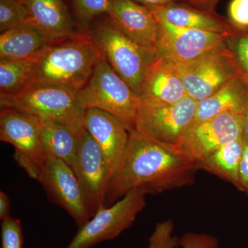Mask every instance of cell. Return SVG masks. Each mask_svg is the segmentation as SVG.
<instances>
[{
  "label": "cell",
  "instance_id": "24",
  "mask_svg": "<svg viewBox=\"0 0 248 248\" xmlns=\"http://www.w3.org/2000/svg\"><path fill=\"white\" fill-rule=\"evenodd\" d=\"M224 42L234 59L238 76L248 84V28L234 24Z\"/></svg>",
  "mask_w": 248,
  "mask_h": 248
},
{
  "label": "cell",
  "instance_id": "16",
  "mask_svg": "<svg viewBox=\"0 0 248 248\" xmlns=\"http://www.w3.org/2000/svg\"><path fill=\"white\" fill-rule=\"evenodd\" d=\"M158 20H164L176 27L197 29L228 35L234 24L217 13L197 9L187 1L166 6H146Z\"/></svg>",
  "mask_w": 248,
  "mask_h": 248
},
{
  "label": "cell",
  "instance_id": "27",
  "mask_svg": "<svg viewBox=\"0 0 248 248\" xmlns=\"http://www.w3.org/2000/svg\"><path fill=\"white\" fill-rule=\"evenodd\" d=\"M174 225L168 219L156 223L148 239V248H179V238L174 233Z\"/></svg>",
  "mask_w": 248,
  "mask_h": 248
},
{
  "label": "cell",
  "instance_id": "11",
  "mask_svg": "<svg viewBox=\"0 0 248 248\" xmlns=\"http://www.w3.org/2000/svg\"><path fill=\"white\" fill-rule=\"evenodd\" d=\"M35 179L54 203L64 209L79 228L92 218L76 173L64 161L48 155Z\"/></svg>",
  "mask_w": 248,
  "mask_h": 248
},
{
  "label": "cell",
  "instance_id": "3",
  "mask_svg": "<svg viewBox=\"0 0 248 248\" xmlns=\"http://www.w3.org/2000/svg\"><path fill=\"white\" fill-rule=\"evenodd\" d=\"M77 92L61 86H32L16 94H0V107L63 124L81 133L86 110L79 105Z\"/></svg>",
  "mask_w": 248,
  "mask_h": 248
},
{
  "label": "cell",
  "instance_id": "22",
  "mask_svg": "<svg viewBox=\"0 0 248 248\" xmlns=\"http://www.w3.org/2000/svg\"><path fill=\"white\" fill-rule=\"evenodd\" d=\"M244 150L243 138L227 143L208 157L197 162L199 170L215 174L238 188L239 171Z\"/></svg>",
  "mask_w": 248,
  "mask_h": 248
},
{
  "label": "cell",
  "instance_id": "34",
  "mask_svg": "<svg viewBox=\"0 0 248 248\" xmlns=\"http://www.w3.org/2000/svg\"><path fill=\"white\" fill-rule=\"evenodd\" d=\"M133 1L144 6H166L173 3L184 2V1L188 2V0H133Z\"/></svg>",
  "mask_w": 248,
  "mask_h": 248
},
{
  "label": "cell",
  "instance_id": "33",
  "mask_svg": "<svg viewBox=\"0 0 248 248\" xmlns=\"http://www.w3.org/2000/svg\"><path fill=\"white\" fill-rule=\"evenodd\" d=\"M11 211V202L10 199L4 192H0V219L4 221L10 216Z\"/></svg>",
  "mask_w": 248,
  "mask_h": 248
},
{
  "label": "cell",
  "instance_id": "9",
  "mask_svg": "<svg viewBox=\"0 0 248 248\" xmlns=\"http://www.w3.org/2000/svg\"><path fill=\"white\" fill-rule=\"evenodd\" d=\"M0 140L14 146L16 161L35 179L48 155L41 140L39 119L22 111L1 108Z\"/></svg>",
  "mask_w": 248,
  "mask_h": 248
},
{
  "label": "cell",
  "instance_id": "29",
  "mask_svg": "<svg viewBox=\"0 0 248 248\" xmlns=\"http://www.w3.org/2000/svg\"><path fill=\"white\" fill-rule=\"evenodd\" d=\"M182 248H218L219 241L213 235L206 233L187 232L179 238Z\"/></svg>",
  "mask_w": 248,
  "mask_h": 248
},
{
  "label": "cell",
  "instance_id": "12",
  "mask_svg": "<svg viewBox=\"0 0 248 248\" xmlns=\"http://www.w3.org/2000/svg\"><path fill=\"white\" fill-rule=\"evenodd\" d=\"M242 135V115L228 112L191 124L177 145L197 163Z\"/></svg>",
  "mask_w": 248,
  "mask_h": 248
},
{
  "label": "cell",
  "instance_id": "31",
  "mask_svg": "<svg viewBox=\"0 0 248 248\" xmlns=\"http://www.w3.org/2000/svg\"><path fill=\"white\" fill-rule=\"evenodd\" d=\"M244 150L240 164L239 171V186L238 190L248 196V141L243 139Z\"/></svg>",
  "mask_w": 248,
  "mask_h": 248
},
{
  "label": "cell",
  "instance_id": "20",
  "mask_svg": "<svg viewBox=\"0 0 248 248\" xmlns=\"http://www.w3.org/2000/svg\"><path fill=\"white\" fill-rule=\"evenodd\" d=\"M248 97V84L239 76L208 97L197 102L195 118L198 123L223 113L242 115Z\"/></svg>",
  "mask_w": 248,
  "mask_h": 248
},
{
  "label": "cell",
  "instance_id": "23",
  "mask_svg": "<svg viewBox=\"0 0 248 248\" xmlns=\"http://www.w3.org/2000/svg\"><path fill=\"white\" fill-rule=\"evenodd\" d=\"M32 58L27 60H0V94H16L29 84Z\"/></svg>",
  "mask_w": 248,
  "mask_h": 248
},
{
  "label": "cell",
  "instance_id": "7",
  "mask_svg": "<svg viewBox=\"0 0 248 248\" xmlns=\"http://www.w3.org/2000/svg\"><path fill=\"white\" fill-rule=\"evenodd\" d=\"M174 65L187 97L197 102L212 95L238 76L234 59L224 41L192 61Z\"/></svg>",
  "mask_w": 248,
  "mask_h": 248
},
{
  "label": "cell",
  "instance_id": "30",
  "mask_svg": "<svg viewBox=\"0 0 248 248\" xmlns=\"http://www.w3.org/2000/svg\"><path fill=\"white\" fill-rule=\"evenodd\" d=\"M228 16V19L235 26L248 28V0H232Z\"/></svg>",
  "mask_w": 248,
  "mask_h": 248
},
{
  "label": "cell",
  "instance_id": "35",
  "mask_svg": "<svg viewBox=\"0 0 248 248\" xmlns=\"http://www.w3.org/2000/svg\"><path fill=\"white\" fill-rule=\"evenodd\" d=\"M243 135L242 138L248 141V97L242 114Z\"/></svg>",
  "mask_w": 248,
  "mask_h": 248
},
{
  "label": "cell",
  "instance_id": "17",
  "mask_svg": "<svg viewBox=\"0 0 248 248\" xmlns=\"http://www.w3.org/2000/svg\"><path fill=\"white\" fill-rule=\"evenodd\" d=\"M140 97L147 102L170 104L180 102L187 94L174 65L156 58L147 71Z\"/></svg>",
  "mask_w": 248,
  "mask_h": 248
},
{
  "label": "cell",
  "instance_id": "8",
  "mask_svg": "<svg viewBox=\"0 0 248 248\" xmlns=\"http://www.w3.org/2000/svg\"><path fill=\"white\" fill-rule=\"evenodd\" d=\"M197 102L186 97L175 104L141 100L134 130L160 142L177 145L195 118Z\"/></svg>",
  "mask_w": 248,
  "mask_h": 248
},
{
  "label": "cell",
  "instance_id": "26",
  "mask_svg": "<svg viewBox=\"0 0 248 248\" xmlns=\"http://www.w3.org/2000/svg\"><path fill=\"white\" fill-rule=\"evenodd\" d=\"M75 12L80 24L89 27L97 16L108 15L113 0H72Z\"/></svg>",
  "mask_w": 248,
  "mask_h": 248
},
{
  "label": "cell",
  "instance_id": "18",
  "mask_svg": "<svg viewBox=\"0 0 248 248\" xmlns=\"http://www.w3.org/2000/svg\"><path fill=\"white\" fill-rule=\"evenodd\" d=\"M29 12L27 24L54 38L78 34L76 23L63 0H20Z\"/></svg>",
  "mask_w": 248,
  "mask_h": 248
},
{
  "label": "cell",
  "instance_id": "10",
  "mask_svg": "<svg viewBox=\"0 0 248 248\" xmlns=\"http://www.w3.org/2000/svg\"><path fill=\"white\" fill-rule=\"evenodd\" d=\"M72 169L93 217L98 210L105 207L112 177L100 147L85 128L80 135L76 159Z\"/></svg>",
  "mask_w": 248,
  "mask_h": 248
},
{
  "label": "cell",
  "instance_id": "1",
  "mask_svg": "<svg viewBox=\"0 0 248 248\" xmlns=\"http://www.w3.org/2000/svg\"><path fill=\"white\" fill-rule=\"evenodd\" d=\"M197 163L178 145L169 144L132 130L120 169L111 182L105 207L134 190L157 195L192 186Z\"/></svg>",
  "mask_w": 248,
  "mask_h": 248
},
{
  "label": "cell",
  "instance_id": "6",
  "mask_svg": "<svg viewBox=\"0 0 248 248\" xmlns=\"http://www.w3.org/2000/svg\"><path fill=\"white\" fill-rule=\"evenodd\" d=\"M144 190H134L109 206L98 210L80 227L66 248H91L115 239L135 223L146 205Z\"/></svg>",
  "mask_w": 248,
  "mask_h": 248
},
{
  "label": "cell",
  "instance_id": "32",
  "mask_svg": "<svg viewBox=\"0 0 248 248\" xmlns=\"http://www.w3.org/2000/svg\"><path fill=\"white\" fill-rule=\"evenodd\" d=\"M219 0H188L189 4L197 9L209 13H217L215 9Z\"/></svg>",
  "mask_w": 248,
  "mask_h": 248
},
{
  "label": "cell",
  "instance_id": "25",
  "mask_svg": "<svg viewBox=\"0 0 248 248\" xmlns=\"http://www.w3.org/2000/svg\"><path fill=\"white\" fill-rule=\"evenodd\" d=\"M29 12L20 0H0V32L27 24Z\"/></svg>",
  "mask_w": 248,
  "mask_h": 248
},
{
  "label": "cell",
  "instance_id": "21",
  "mask_svg": "<svg viewBox=\"0 0 248 248\" xmlns=\"http://www.w3.org/2000/svg\"><path fill=\"white\" fill-rule=\"evenodd\" d=\"M39 123L41 140L47 154L62 160L73 168L81 133L56 122L39 119Z\"/></svg>",
  "mask_w": 248,
  "mask_h": 248
},
{
  "label": "cell",
  "instance_id": "15",
  "mask_svg": "<svg viewBox=\"0 0 248 248\" xmlns=\"http://www.w3.org/2000/svg\"><path fill=\"white\" fill-rule=\"evenodd\" d=\"M108 16L122 33L156 55L159 22L146 6L133 0H113Z\"/></svg>",
  "mask_w": 248,
  "mask_h": 248
},
{
  "label": "cell",
  "instance_id": "4",
  "mask_svg": "<svg viewBox=\"0 0 248 248\" xmlns=\"http://www.w3.org/2000/svg\"><path fill=\"white\" fill-rule=\"evenodd\" d=\"M79 105L86 110L97 108L122 120L131 132L139 107L140 96L111 67L104 56L89 82L77 92Z\"/></svg>",
  "mask_w": 248,
  "mask_h": 248
},
{
  "label": "cell",
  "instance_id": "14",
  "mask_svg": "<svg viewBox=\"0 0 248 248\" xmlns=\"http://www.w3.org/2000/svg\"><path fill=\"white\" fill-rule=\"evenodd\" d=\"M84 128L104 153L112 181L125 156L130 130L120 119L97 108L86 109Z\"/></svg>",
  "mask_w": 248,
  "mask_h": 248
},
{
  "label": "cell",
  "instance_id": "28",
  "mask_svg": "<svg viewBox=\"0 0 248 248\" xmlns=\"http://www.w3.org/2000/svg\"><path fill=\"white\" fill-rule=\"evenodd\" d=\"M1 248H22V227L21 221L18 218L10 217L1 224Z\"/></svg>",
  "mask_w": 248,
  "mask_h": 248
},
{
  "label": "cell",
  "instance_id": "19",
  "mask_svg": "<svg viewBox=\"0 0 248 248\" xmlns=\"http://www.w3.org/2000/svg\"><path fill=\"white\" fill-rule=\"evenodd\" d=\"M57 40L30 24L18 26L1 32L0 60H30Z\"/></svg>",
  "mask_w": 248,
  "mask_h": 248
},
{
  "label": "cell",
  "instance_id": "13",
  "mask_svg": "<svg viewBox=\"0 0 248 248\" xmlns=\"http://www.w3.org/2000/svg\"><path fill=\"white\" fill-rule=\"evenodd\" d=\"M157 21L160 36L156 58L173 64H182L198 58L221 44L226 35Z\"/></svg>",
  "mask_w": 248,
  "mask_h": 248
},
{
  "label": "cell",
  "instance_id": "2",
  "mask_svg": "<svg viewBox=\"0 0 248 248\" xmlns=\"http://www.w3.org/2000/svg\"><path fill=\"white\" fill-rule=\"evenodd\" d=\"M102 57L91 36L78 33L55 41L32 58L27 88L56 86L79 91Z\"/></svg>",
  "mask_w": 248,
  "mask_h": 248
},
{
  "label": "cell",
  "instance_id": "5",
  "mask_svg": "<svg viewBox=\"0 0 248 248\" xmlns=\"http://www.w3.org/2000/svg\"><path fill=\"white\" fill-rule=\"evenodd\" d=\"M91 37L111 67L140 96L147 71L156 59V54L129 39L110 19L96 26Z\"/></svg>",
  "mask_w": 248,
  "mask_h": 248
}]
</instances>
